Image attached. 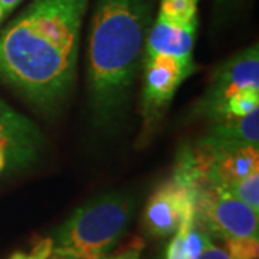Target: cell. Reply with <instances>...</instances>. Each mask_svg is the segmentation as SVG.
Here are the masks:
<instances>
[{"instance_id":"6da1fadb","label":"cell","mask_w":259,"mask_h":259,"mask_svg":"<svg viewBox=\"0 0 259 259\" xmlns=\"http://www.w3.org/2000/svg\"><path fill=\"white\" fill-rule=\"evenodd\" d=\"M88 0H33L0 33V78L40 108L74 83Z\"/></svg>"},{"instance_id":"7a4b0ae2","label":"cell","mask_w":259,"mask_h":259,"mask_svg":"<svg viewBox=\"0 0 259 259\" xmlns=\"http://www.w3.org/2000/svg\"><path fill=\"white\" fill-rule=\"evenodd\" d=\"M154 0H95L88 42V94L95 121L115 120L139 71Z\"/></svg>"},{"instance_id":"3957f363","label":"cell","mask_w":259,"mask_h":259,"mask_svg":"<svg viewBox=\"0 0 259 259\" xmlns=\"http://www.w3.org/2000/svg\"><path fill=\"white\" fill-rule=\"evenodd\" d=\"M136 210L127 193H108L85 203L55 232L52 255L71 259H104L128 229Z\"/></svg>"},{"instance_id":"277c9868","label":"cell","mask_w":259,"mask_h":259,"mask_svg":"<svg viewBox=\"0 0 259 259\" xmlns=\"http://www.w3.org/2000/svg\"><path fill=\"white\" fill-rule=\"evenodd\" d=\"M194 219L223 242L259 238V212L233 197L222 186L206 185L196 190Z\"/></svg>"},{"instance_id":"5b68a950","label":"cell","mask_w":259,"mask_h":259,"mask_svg":"<svg viewBox=\"0 0 259 259\" xmlns=\"http://www.w3.org/2000/svg\"><path fill=\"white\" fill-rule=\"evenodd\" d=\"M246 88L259 90L258 44L243 49L218 66L210 85L197 105V112L214 121L223 120L225 104Z\"/></svg>"},{"instance_id":"8992f818","label":"cell","mask_w":259,"mask_h":259,"mask_svg":"<svg viewBox=\"0 0 259 259\" xmlns=\"http://www.w3.org/2000/svg\"><path fill=\"white\" fill-rule=\"evenodd\" d=\"M143 114L147 124L161 115L173 100L177 88L194 72L193 61L185 62L175 56L154 55L144 59Z\"/></svg>"},{"instance_id":"52a82bcc","label":"cell","mask_w":259,"mask_h":259,"mask_svg":"<svg viewBox=\"0 0 259 259\" xmlns=\"http://www.w3.org/2000/svg\"><path fill=\"white\" fill-rule=\"evenodd\" d=\"M194 194L196 190L175 177L163 183L148 199L143 219L146 231L157 238L175 235L186 214L194 209Z\"/></svg>"},{"instance_id":"ba28073f","label":"cell","mask_w":259,"mask_h":259,"mask_svg":"<svg viewBox=\"0 0 259 259\" xmlns=\"http://www.w3.org/2000/svg\"><path fill=\"white\" fill-rule=\"evenodd\" d=\"M42 147V136L33 122L0 100V148L13 164L33 161Z\"/></svg>"},{"instance_id":"9c48e42d","label":"cell","mask_w":259,"mask_h":259,"mask_svg":"<svg viewBox=\"0 0 259 259\" xmlns=\"http://www.w3.org/2000/svg\"><path fill=\"white\" fill-rule=\"evenodd\" d=\"M197 22L176 25L157 16L144 44V59L154 55L175 56L180 61L192 62Z\"/></svg>"},{"instance_id":"30bf717a","label":"cell","mask_w":259,"mask_h":259,"mask_svg":"<svg viewBox=\"0 0 259 259\" xmlns=\"http://www.w3.org/2000/svg\"><path fill=\"white\" fill-rule=\"evenodd\" d=\"M255 171H259L258 146H242L226 153L216 161L209 177V185L225 187Z\"/></svg>"},{"instance_id":"8fae6325","label":"cell","mask_w":259,"mask_h":259,"mask_svg":"<svg viewBox=\"0 0 259 259\" xmlns=\"http://www.w3.org/2000/svg\"><path fill=\"white\" fill-rule=\"evenodd\" d=\"M209 136L228 140L238 144L258 146L259 143V110L243 117H232L214 121Z\"/></svg>"},{"instance_id":"7c38bea8","label":"cell","mask_w":259,"mask_h":259,"mask_svg":"<svg viewBox=\"0 0 259 259\" xmlns=\"http://www.w3.org/2000/svg\"><path fill=\"white\" fill-rule=\"evenodd\" d=\"M196 0H160L158 16L176 25H189L197 22Z\"/></svg>"},{"instance_id":"4fadbf2b","label":"cell","mask_w":259,"mask_h":259,"mask_svg":"<svg viewBox=\"0 0 259 259\" xmlns=\"http://www.w3.org/2000/svg\"><path fill=\"white\" fill-rule=\"evenodd\" d=\"M223 189L238 200L259 212V171H255L241 180L232 182Z\"/></svg>"},{"instance_id":"5bb4252c","label":"cell","mask_w":259,"mask_h":259,"mask_svg":"<svg viewBox=\"0 0 259 259\" xmlns=\"http://www.w3.org/2000/svg\"><path fill=\"white\" fill-rule=\"evenodd\" d=\"M256 110H259V90L246 88L232 95L226 101L223 110V118L243 117Z\"/></svg>"},{"instance_id":"9a60e30c","label":"cell","mask_w":259,"mask_h":259,"mask_svg":"<svg viewBox=\"0 0 259 259\" xmlns=\"http://www.w3.org/2000/svg\"><path fill=\"white\" fill-rule=\"evenodd\" d=\"M226 250L232 259H258L259 238L226 241Z\"/></svg>"},{"instance_id":"2e32d148","label":"cell","mask_w":259,"mask_h":259,"mask_svg":"<svg viewBox=\"0 0 259 259\" xmlns=\"http://www.w3.org/2000/svg\"><path fill=\"white\" fill-rule=\"evenodd\" d=\"M193 219H194V209L186 214L185 221L182 222L180 228H179L176 233H175L173 241L170 242V245H168L166 259H190L189 253H187V249H186L185 236H186V231H187V226H189V223L192 222Z\"/></svg>"},{"instance_id":"e0dca14e","label":"cell","mask_w":259,"mask_h":259,"mask_svg":"<svg viewBox=\"0 0 259 259\" xmlns=\"http://www.w3.org/2000/svg\"><path fill=\"white\" fill-rule=\"evenodd\" d=\"M51 250H52V241H51V238H48V239L39 242L30 253L16 252L9 259H48L51 255Z\"/></svg>"},{"instance_id":"ac0fdd59","label":"cell","mask_w":259,"mask_h":259,"mask_svg":"<svg viewBox=\"0 0 259 259\" xmlns=\"http://www.w3.org/2000/svg\"><path fill=\"white\" fill-rule=\"evenodd\" d=\"M196 259H232L228 250L216 246L214 243H210L206 249L197 256Z\"/></svg>"},{"instance_id":"d6986e66","label":"cell","mask_w":259,"mask_h":259,"mask_svg":"<svg viewBox=\"0 0 259 259\" xmlns=\"http://www.w3.org/2000/svg\"><path fill=\"white\" fill-rule=\"evenodd\" d=\"M108 259H140V250L137 248H134V249H130L127 252H124V253H120L117 256H112V258Z\"/></svg>"},{"instance_id":"ffe728a7","label":"cell","mask_w":259,"mask_h":259,"mask_svg":"<svg viewBox=\"0 0 259 259\" xmlns=\"http://www.w3.org/2000/svg\"><path fill=\"white\" fill-rule=\"evenodd\" d=\"M20 2H22V0H0V5H2V8L5 9L6 15H8L9 12H12V10L18 6Z\"/></svg>"},{"instance_id":"44dd1931","label":"cell","mask_w":259,"mask_h":259,"mask_svg":"<svg viewBox=\"0 0 259 259\" xmlns=\"http://www.w3.org/2000/svg\"><path fill=\"white\" fill-rule=\"evenodd\" d=\"M236 2H239V0H216V6L219 8H223V6H228V8H231V6H233Z\"/></svg>"},{"instance_id":"7402d4cb","label":"cell","mask_w":259,"mask_h":259,"mask_svg":"<svg viewBox=\"0 0 259 259\" xmlns=\"http://www.w3.org/2000/svg\"><path fill=\"white\" fill-rule=\"evenodd\" d=\"M6 163H8V158H6V153L0 148V173H2V170L6 167Z\"/></svg>"},{"instance_id":"603a6c76","label":"cell","mask_w":259,"mask_h":259,"mask_svg":"<svg viewBox=\"0 0 259 259\" xmlns=\"http://www.w3.org/2000/svg\"><path fill=\"white\" fill-rule=\"evenodd\" d=\"M48 259H71V258H66V256H61V255H49V258Z\"/></svg>"},{"instance_id":"cb8c5ba5","label":"cell","mask_w":259,"mask_h":259,"mask_svg":"<svg viewBox=\"0 0 259 259\" xmlns=\"http://www.w3.org/2000/svg\"><path fill=\"white\" fill-rule=\"evenodd\" d=\"M5 16H6V12H5V9L2 8V5H0V22L5 19Z\"/></svg>"},{"instance_id":"d4e9b609","label":"cell","mask_w":259,"mask_h":259,"mask_svg":"<svg viewBox=\"0 0 259 259\" xmlns=\"http://www.w3.org/2000/svg\"><path fill=\"white\" fill-rule=\"evenodd\" d=\"M196 2H199V0H196Z\"/></svg>"}]
</instances>
